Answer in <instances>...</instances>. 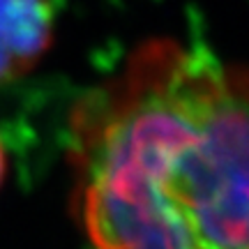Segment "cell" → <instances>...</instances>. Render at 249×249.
I'll return each mask as SVG.
<instances>
[{"label":"cell","mask_w":249,"mask_h":249,"mask_svg":"<svg viewBox=\"0 0 249 249\" xmlns=\"http://www.w3.org/2000/svg\"><path fill=\"white\" fill-rule=\"evenodd\" d=\"M86 249H249V65L152 37L67 120Z\"/></svg>","instance_id":"obj_1"},{"label":"cell","mask_w":249,"mask_h":249,"mask_svg":"<svg viewBox=\"0 0 249 249\" xmlns=\"http://www.w3.org/2000/svg\"><path fill=\"white\" fill-rule=\"evenodd\" d=\"M51 0H0V83L23 79L53 44Z\"/></svg>","instance_id":"obj_2"},{"label":"cell","mask_w":249,"mask_h":249,"mask_svg":"<svg viewBox=\"0 0 249 249\" xmlns=\"http://www.w3.org/2000/svg\"><path fill=\"white\" fill-rule=\"evenodd\" d=\"M5 176H7V152H5V145L0 141V187L5 182Z\"/></svg>","instance_id":"obj_3"}]
</instances>
